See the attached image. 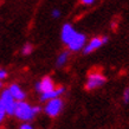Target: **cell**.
I'll return each mask as SVG.
<instances>
[{"instance_id": "obj_1", "label": "cell", "mask_w": 129, "mask_h": 129, "mask_svg": "<svg viewBox=\"0 0 129 129\" xmlns=\"http://www.w3.org/2000/svg\"><path fill=\"white\" fill-rule=\"evenodd\" d=\"M39 111H40L39 107H30V104L25 103V102L18 101L17 102V108H16L14 115L18 118L23 120V121H30Z\"/></svg>"}, {"instance_id": "obj_2", "label": "cell", "mask_w": 129, "mask_h": 129, "mask_svg": "<svg viewBox=\"0 0 129 129\" xmlns=\"http://www.w3.org/2000/svg\"><path fill=\"white\" fill-rule=\"evenodd\" d=\"M63 108V101L60 98H51L49 103L46 104L45 107V113L49 115V116H52V117H55L57 116L59 113H60V110Z\"/></svg>"}, {"instance_id": "obj_3", "label": "cell", "mask_w": 129, "mask_h": 129, "mask_svg": "<svg viewBox=\"0 0 129 129\" xmlns=\"http://www.w3.org/2000/svg\"><path fill=\"white\" fill-rule=\"evenodd\" d=\"M106 82V77L103 75L98 74V72H94L88 77V82H86V89L92 90L96 88H100Z\"/></svg>"}, {"instance_id": "obj_4", "label": "cell", "mask_w": 129, "mask_h": 129, "mask_svg": "<svg viewBox=\"0 0 129 129\" xmlns=\"http://www.w3.org/2000/svg\"><path fill=\"white\" fill-rule=\"evenodd\" d=\"M85 40H86L85 36L77 32V33L74 36V38L70 40V43L68 44V45H69V47H70V50H72V51H78V50H81V49L84 46Z\"/></svg>"}, {"instance_id": "obj_5", "label": "cell", "mask_w": 129, "mask_h": 129, "mask_svg": "<svg viewBox=\"0 0 129 129\" xmlns=\"http://www.w3.org/2000/svg\"><path fill=\"white\" fill-rule=\"evenodd\" d=\"M107 40H108L107 37H96L94 39H91L89 42V44L84 47V52H85V53H90V52H92V51L97 50L103 44L107 43Z\"/></svg>"}, {"instance_id": "obj_6", "label": "cell", "mask_w": 129, "mask_h": 129, "mask_svg": "<svg viewBox=\"0 0 129 129\" xmlns=\"http://www.w3.org/2000/svg\"><path fill=\"white\" fill-rule=\"evenodd\" d=\"M77 32L75 30L72 26H71L70 24H65L62 28V39L63 42L65 44H69L70 43V40L74 38V36L76 35Z\"/></svg>"}, {"instance_id": "obj_7", "label": "cell", "mask_w": 129, "mask_h": 129, "mask_svg": "<svg viewBox=\"0 0 129 129\" xmlns=\"http://www.w3.org/2000/svg\"><path fill=\"white\" fill-rule=\"evenodd\" d=\"M53 88H55V84L50 77H45L42 79V82L36 83V89L40 92H46L49 90H52Z\"/></svg>"}, {"instance_id": "obj_8", "label": "cell", "mask_w": 129, "mask_h": 129, "mask_svg": "<svg viewBox=\"0 0 129 129\" xmlns=\"http://www.w3.org/2000/svg\"><path fill=\"white\" fill-rule=\"evenodd\" d=\"M8 90H10L11 95L13 96V98H14L16 101H23L24 98L26 97L25 92H24L23 90L20 89V86L17 85V84H12V85L8 88Z\"/></svg>"}, {"instance_id": "obj_9", "label": "cell", "mask_w": 129, "mask_h": 129, "mask_svg": "<svg viewBox=\"0 0 129 129\" xmlns=\"http://www.w3.org/2000/svg\"><path fill=\"white\" fill-rule=\"evenodd\" d=\"M16 101L14 98H13V96L11 95V92H10V90H5L4 92L1 94V97H0V109H3L5 111V109H6V107L11 103V102Z\"/></svg>"}, {"instance_id": "obj_10", "label": "cell", "mask_w": 129, "mask_h": 129, "mask_svg": "<svg viewBox=\"0 0 129 129\" xmlns=\"http://www.w3.org/2000/svg\"><path fill=\"white\" fill-rule=\"evenodd\" d=\"M64 92V88H58V89H53L52 90H49L46 92H42V101H47V100H51V98H55V97H58L60 95Z\"/></svg>"}, {"instance_id": "obj_11", "label": "cell", "mask_w": 129, "mask_h": 129, "mask_svg": "<svg viewBox=\"0 0 129 129\" xmlns=\"http://www.w3.org/2000/svg\"><path fill=\"white\" fill-rule=\"evenodd\" d=\"M68 58H69V52H63L60 55L58 56V58H57V67H63L65 63H67Z\"/></svg>"}, {"instance_id": "obj_12", "label": "cell", "mask_w": 129, "mask_h": 129, "mask_svg": "<svg viewBox=\"0 0 129 129\" xmlns=\"http://www.w3.org/2000/svg\"><path fill=\"white\" fill-rule=\"evenodd\" d=\"M16 108H17V102L13 101V102H11L7 107H6L5 113L8 114V115H14V113H16Z\"/></svg>"}, {"instance_id": "obj_13", "label": "cell", "mask_w": 129, "mask_h": 129, "mask_svg": "<svg viewBox=\"0 0 129 129\" xmlns=\"http://www.w3.org/2000/svg\"><path fill=\"white\" fill-rule=\"evenodd\" d=\"M32 51V45L31 44H25L21 49V52H23V55H30Z\"/></svg>"}, {"instance_id": "obj_14", "label": "cell", "mask_w": 129, "mask_h": 129, "mask_svg": "<svg viewBox=\"0 0 129 129\" xmlns=\"http://www.w3.org/2000/svg\"><path fill=\"white\" fill-rule=\"evenodd\" d=\"M123 100H124L125 103H128L129 102V88L124 90V92H123Z\"/></svg>"}, {"instance_id": "obj_15", "label": "cell", "mask_w": 129, "mask_h": 129, "mask_svg": "<svg viewBox=\"0 0 129 129\" xmlns=\"http://www.w3.org/2000/svg\"><path fill=\"white\" fill-rule=\"evenodd\" d=\"M6 76H7V72H6V70H4V69H0V79L6 78Z\"/></svg>"}, {"instance_id": "obj_16", "label": "cell", "mask_w": 129, "mask_h": 129, "mask_svg": "<svg viewBox=\"0 0 129 129\" xmlns=\"http://www.w3.org/2000/svg\"><path fill=\"white\" fill-rule=\"evenodd\" d=\"M59 16H60V12H59L58 10H53V11H52V17H53V18H59Z\"/></svg>"}, {"instance_id": "obj_17", "label": "cell", "mask_w": 129, "mask_h": 129, "mask_svg": "<svg viewBox=\"0 0 129 129\" xmlns=\"http://www.w3.org/2000/svg\"><path fill=\"white\" fill-rule=\"evenodd\" d=\"M31 128H32V125L28 124V123H25V124H23L20 127V129H31Z\"/></svg>"}, {"instance_id": "obj_18", "label": "cell", "mask_w": 129, "mask_h": 129, "mask_svg": "<svg viewBox=\"0 0 129 129\" xmlns=\"http://www.w3.org/2000/svg\"><path fill=\"white\" fill-rule=\"evenodd\" d=\"M94 1H95V0H82V3L84 5H91Z\"/></svg>"}, {"instance_id": "obj_19", "label": "cell", "mask_w": 129, "mask_h": 129, "mask_svg": "<svg viewBox=\"0 0 129 129\" xmlns=\"http://www.w3.org/2000/svg\"><path fill=\"white\" fill-rule=\"evenodd\" d=\"M5 114H6V113H5L4 110H3V109H0V122H1V121H3V120H4Z\"/></svg>"}, {"instance_id": "obj_20", "label": "cell", "mask_w": 129, "mask_h": 129, "mask_svg": "<svg viewBox=\"0 0 129 129\" xmlns=\"http://www.w3.org/2000/svg\"><path fill=\"white\" fill-rule=\"evenodd\" d=\"M0 86H1V82H0Z\"/></svg>"}]
</instances>
